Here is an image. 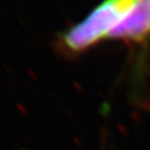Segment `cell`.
<instances>
[{"mask_svg":"<svg viewBox=\"0 0 150 150\" xmlns=\"http://www.w3.org/2000/svg\"><path fill=\"white\" fill-rule=\"evenodd\" d=\"M137 0H104L85 19L62 35V43L71 52L84 51L110 38L118 25L134 10Z\"/></svg>","mask_w":150,"mask_h":150,"instance_id":"6da1fadb","label":"cell"},{"mask_svg":"<svg viewBox=\"0 0 150 150\" xmlns=\"http://www.w3.org/2000/svg\"><path fill=\"white\" fill-rule=\"evenodd\" d=\"M150 34V0H137L134 10L111 33V39L141 40Z\"/></svg>","mask_w":150,"mask_h":150,"instance_id":"7a4b0ae2","label":"cell"}]
</instances>
